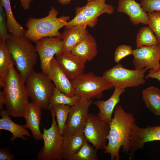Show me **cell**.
Instances as JSON below:
<instances>
[{"instance_id":"74e56055","label":"cell","mask_w":160,"mask_h":160,"mask_svg":"<svg viewBox=\"0 0 160 160\" xmlns=\"http://www.w3.org/2000/svg\"><path fill=\"white\" fill-rule=\"evenodd\" d=\"M5 104V100L4 97L3 91H0V111L3 110L4 106Z\"/></svg>"},{"instance_id":"52a82bcc","label":"cell","mask_w":160,"mask_h":160,"mask_svg":"<svg viewBox=\"0 0 160 160\" xmlns=\"http://www.w3.org/2000/svg\"><path fill=\"white\" fill-rule=\"evenodd\" d=\"M106 0H94L87 1L84 6L77 7L75 16L67 22L65 28L77 25H87L93 27L97 23L98 17L104 13L110 15L114 12L113 7L107 4Z\"/></svg>"},{"instance_id":"d6a6232c","label":"cell","mask_w":160,"mask_h":160,"mask_svg":"<svg viewBox=\"0 0 160 160\" xmlns=\"http://www.w3.org/2000/svg\"><path fill=\"white\" fill-rule=\"evenodd\" d=\"M133 50L131 46L121 45L116 49L114 55V59L116 63H119L122 59L129 55H132Z\"/></svg>"},{"instance_id":"8992f818","label":"cell","mask_w":160,"mask_h":160,"mask_svg":"<svg viewBox=\"0 0 160 160\" xmlns=\"http://www.w3.org/2000/svg\"><path fill=\"white\" fill-rule=\"evenodd\" d=\"M71 81L74 87V95L81 99H100L103 91L113 88L102 76L92 72L83 73Z\"/></svg>"},{"instance_id":"cb8c5ba5","label":"cell","mask_w":160,"mask_h":160,"mask_svg":"<svg viewBox=\"0 0 160 160\" xmlns=\"http://www.w3.org/2000/svg\"><path fill=\"white\" fill-rule=\"evenodd\" d=\"M142 95V99L150 111L160 116V89L151 86L143 90Z\"/></svg>"},{"instance_id":"7c38bea8","label":"cell","mask_w":160,"mask_h":160,"mask_svg":"<svg viewBox=\"0 0 160 160\" xmlns=\"http://www.w3.org/2000/svg\"><path fill=\"white\" fill-rule=\"evenodd\" d=\"M157 140L160 141V126L142 128L135 123L130 135L128 154L129 159H134L136 151L143 149L145 143Z\"/></svg>"},{"instance_id":"277c9868","label":"cell","mask_w":160,"mask_h":160,"mask_svg":"<svg viewBox=\"0 0 160 160\" xmlns=\"http://www.w3.org/2000/svg\"><path fill=\"white\" fill-rule=\"evenodd\" d=\"M28 39L9 34L6 43L19 73L25 79L33 71L37 53Z\"/></svg>"},{"instance_id":"1f68e13d","label":"cell","mask_w":160,"mask_h":160,"mask_svg":"<svg viewBox=\"0 0 160 160\" xmlns=\"http://www.w3.org/2000/svg\"><path fill=\"white\" fill-rule=\"evenodd\" d=\"M4 8L0 2V42L6 41L9 36Z\"/></svg>"},{"instance_id":"4fadbf2b","label":"cell","mask_w":160,"mask_h":160,"mask_svg":"<svg viewBox=\"0 0 160 160\" xmlns=\"http://www.w3.org/2000/svg\"><path fill=\"white\" fill-rule=\"evenodd\" d=\"M36 43L35 47L39 57L42 72L47 75L52 58L61 51L63 44L62 38L61 36L46 37Z\"/></svg>"},{"instance_id":"e575fe53","label":"cell","mask_w":160,"mask_h":160,"mask_svg":"<svg viewBox=\"0 0 160 160\" xmlns=\"http://www.w3.org/2000/svg\"><path fill=\"white\" fill-rule=\"evenodd\" d=\"M14 157L13 155L6 148L0 149V160H13Z\"/></svg>"},{"instance_id":"ffe728a7","label":"cell","mask_w":160,"mask_h":160,"mask_svg":"<svg viewBox=\"0 0 160 160\" xmlns=\"http://www.w3.org/2000/svg\"><path fill=\"white\" fill-rule=\"evenodd\" d=\"M74 55L85 62H90L97 56V44L94 37L87 33L71 51Z\"/></svg>"},{"instance_id":"7a4b0ae2","label":"cell","mask_w":160,"mask_h":160,"mask_svg":"<svg viewBox=\"0 0 160 160\" xmlns=\"http://www.w3.org/2000/svg\"><path fill=\"white\" fill-rule=\"evenodd\" d=\"M11 64L4 79L2 88L6 110L10 116L24 117L30 103L25 86V79Z\"/></svg>"},{"instance_id":"44dd1931","label":"cell","mask_w":160,"mask_h":160,"mask_svg":"<svg viewBox=\"0 0 160 160\" xmlns=\"http://www.w3.org/2000/svg\"><path fill=\"white\" fill-rule=\"evenodd\" d=\"M42 109L35 103H30L27 113L24 117L26 124L24 127L29 129L33 137L37 141L42 140V133L40 128Z\"/></svg>"},{"instance_id":"7402d4cb","label":"cell","mask_w":160,"mask_h":160,"mask_svg":"<svg viewBox=\"0 0 160 160\" xmlns=\"http://www.w3.org/2000/svg\"><path fill=\"white\" fill-rule=\"evenodd\" d=\"M1 118L0 119V129L10 132L12 136L10 140L13 142L16 139L20 138L25 140V136L30 137L31 135L23 126L19 125L13 121L10 118L6 109H3L0 112Z\"/></svg>"},{"instance_id":"8fae6325","label":"cell","mask_w":160,"mask_h":160,"mask_svg":"<svg viewBox=\"0 0 160 160\" xmlns=\"http://www.w3.org/2000/svg\"><path fill=\"white\" fill-rule=\"evenodd\" d=\"M92 99H81L71 107L62 135L65 137L83 131L89 114V108Z\"/></svg>"},{"instance_id":"f546056e","label":"cell","mask_w":160,"mask_h":160,"mask_svg":"<svg viewBox=\"0 0 160 160\" xmlns=\"http://www.w3.org/2000/svg\"><path fill=\"white\" fill-rule=\"evenodd\" d=\"M97 151L95 148L90 146L85 139L81 148L69 160H97Z\"/></svg>"},{"instance_id":"6da1fadb","label":"cell","mask_w":160,"mask_h":160,"mask_svg":"<svg viewBox=\"0 0 160 160\" xmlns=\"http://www.w3.org/2000/svg\"><path fill=\"white\" fill-rule=\"evenodd\" d=\"M113 113V118L109 124L108 142L104 153L109 154L111 160H119L121 147L123 152L129 153L130 135L132 127L136 123L135 119L132 113L126 112L120 105L116 106Z\"/></svg>"},{"instance_id":"f1b7e54d","label":"cell","mask_w":160,"mask_h":160,"mask_svg":"<svg viewBox=\"0 0 160 160\" xmlns=\"http://www.w3.org/2000/svg\"><path fill=\"white\" fill-rule=\"evenodd\" d=\"M71 107V106L68 105L58 104L54 105L51 109L54 111L59 129L62 135L64 131Z\"/></svg>"},{"instance_id":"4dcf8cb0","label":"cell","mask_w":160,"mask_h":160,"mask_svg":"<svg viewBox=\"0 0 160 160\" xmlns=\"http://www.w3.org/2000/svg\"><path fill=\"white\" fill-rule=\"evenodd\" d=\"M148 25L156 37L158 43L160 44V12L148 13Z\"/></svg>"},{"instance_id":"f35d334b","label":"cell","mask_w":160,"mask_h":160,"mask_svg":"<svg viewBox=\"0 0 160 160\" xmlns=\"http://www.w3.org/2000/svg\"><path fill=\"white\" fill-rule=\"evenodd\" d=\"M58 2L63 5H67L69 4L72 0H57Z\"/></svg>"},{"instance_id":"d4e9b609","label":"cell","mask_w":160,"mask_h":160,"mask_svg":"<svg viewBox=\"0 0 160 160\" xmlns=\"http://www.w3.org/2000/svg\"><path fill=\"white\" fill-rule=\"evenodd\" d=\"M0 1L4 9L8 31L13 36L24 37L26 30L15 19L12 12L10 0Z\"/></svg>"},{"instance_id":"5bb4252c","label":"cell","mask_w":160,"mask_h":160,"mask_svg":"<svg viewBox=\"0 0 160 160\" xmlns=\"http://www.w3.org/2000/svg\"><path fill=\"white\" fill-rule=\"evenodd\" d=\"M132 64L137 70L154 69L160 66V44L143 46L133 50Z\"/></svg>"},{"instance_id":"e0dca14e","label":"cell","mask_w":160,"mask_h":160,"mask_svg":"<svg viewBox=\"0 0 160 160\" xmlns=\"http://www.w3.org/2000/svg\"><path fill=\"white\" fill-rule=\"evenodd\" d=\"M117 11L127 15L134 25L140 23L148 24V14L143 10L140 4L135 0H119Z\"/></svg>"},{"instance_id":"30bf717a","label":"cell","mask_w":160,"mask_h":160,"mask_svg":"<svg viewBox=\"0 0 160 160\" xmlns=\"http://www.w3.org/2000/svg\"><path fill=\"white\" fill-rule=\"evenodd\" d=\"M109 130V124L97 115L89 113L83 132L86 140L97 150L105 149Z\"/></svg>"},{"instance_id":"5b68a950","label":"cell","mask_w":160,"mask_h":160,"mask_svg":"<svg viewBox=\"0 0 160 160\" xmlns=\"http://www.w3.org/2000/svg\"><path fill=\"white\" fill-rule=\"evenodd\" d=\"M25 86L31 102L42 110H48L50 99L55 86L47 75L33 70L26 78Z\"/></svg>"},{"instance_id":"d590c367","label":"cell","mask_w":160,"mask_h":160,"mask_svg":"<svg viewBox=\"0 0 160 160\" xmlns=\"http://www.w3.org/2000/svg\"><path fill=\"white\" fill-rule=\"evenodd\" d=\"M146 78H155L157 79L160 82V66L157 68L150 69L148 74L146 76Z\"/></svg>"},{"instance_id":"836d02e7","label":"cell","mask_w":160,"mask_h":160,"mask_svg":"<svg viewBox=\"0 0 160 160\" xmlns=\"http://www.w3.org/2000/svg\"><path fill=\"white\" fill-rule=\"evenodd\" d=\"M143 9L148 13L160 12V0H140Z\"/></svg>"},{"instance_id":"9a60e30c","label":"cell","mask_w":160,"mask_h":160,"mask_svg":"<svg viewBox=\"0 0 160 160\" xmlns=\"http://www.w3.org/2000/svg\"><path fill=\"white\" fill-rule=\"evenodd\" d=\"M55 55L59 66L71 80L84 73L86 62L71 51L60 52Z\"/></svg>"},{"instance_id":"ac0fdd59","label":"cell","mask_w":160,"mask_h":160,"mask_svg":"<svg viewBox=\"0 0 160 160\" xmlns=\"http://www.w3.org/2000/svg\"><path fill=\"white\" fill-rule=\"evenodd\" d=\"M125 91V89L115 88L112 95L107 100H98L92 102L99 109L97 115L108 124L111 121L114 109L120 101V96Z\"/></svg>"},{"instance_id":"2e32d148","label":"cell","mask_w":160,"mask_h":160,"mask_svg":"<svg viewBox=\"0 0 160 160\" xmlns=\"http://www.w3.org/2000/svg\"><path fill=\"white\" fill-rule=\"evenodd\" d=\"M47 75L53 82L55 87L68 96H74L73 84L60 68L54 57L51 61Z\"/></svg>"},{"instance_id":"4316f807","label":"cell","mask_w":160,"mask_h":160,"mask_svg":"<svg viewBox=\"0 0 160 160\" xmlns=\"http://www.w3.org/2000/svg\"><path fill=\"white\" fill-rule=\"evenodd\" d=\"M81 99L78 96H68L55 87L49 100L48 110H50L56 104L68 105L71 106L75 105Z\"/></svg>"},{"instance_id":"ba28073f","label":"cell","mask_w":160,"mask_h":160,"mask_svg":"<svg viewBox=\"0 0 160 160\" xmlns=\"http://www.w3.org/2000/svg\"><path fill=\"white\" fill-rule=\"evenodd\" d=\"M147 70L145 68L140 70L128 69L118 63L105 71L102 76L114 88L125 89L144 84L145 74Z\"/></svg>"},{"instance_id":"484cf974","label":"cell","mask_w":160,"mask_h":160,"mask_svg":"<svg viewBox=\"0 0 160 160\" xmlns=\"http://www.w3.org/2000/svg\"><path fill=\"white\" fill-rule=\"evenodd\" d=\"M12 63H15V62L12 59L6 41L0 42V88H2L4 79Z\"/></svg>"},{"instance_id":"8d00e7d4","label":"cell","mask_w":160,"mask_h":160,"mask_svg":"<svg viewBox=\"0 0 160 160\" xmlns=\"http://www.w3.org/2000/svg\"><path fill=\"white\" fill-rule=\"evenodd\" d=\"M21 5L25 10H28L31 6V3L33 0H19Z\"/></svg>"},{"instance_id":"d6986e66","label":"cell","mask_w":160,"mask_h":160,"mask_svg":"<svg viewBox=\"0 0 160 160\" xmlns=\"http://www.w3.org/2000/svg\"><path fill=\"white\" fill-rule=\"evenodd\" d=\"M87 25H77L65 28L61 33L63 41L60 52L70 51L88 33Z\"/></svg>"},{"instance_id":"83f0119b","label":"cell","mask_w":160,"mask_h":160,"mask_svg":"<svg viewBox=\"0 0 160 160\" xmlns=\"http://www.w3.org/2000/svg\"><path fill=\"white\" fill-rule=\"evenodd\" d=\"M149 26L142 27L138 33L136 39L137 48L152 46L158 44L157 38Z\"/></svg>"},{"instance_id":"603a6c76","label":"cell","mask_w":160,"mask_h":160,"mask_svg":"<svg viewBox=\"0 0 160 160\" xmlns=\"http://www.w3.org/2000/svg\"><path fill=\"white\" fill-rule=\"evenodd\" d=\"M85 139L83 131L63 137L62 149L63 159L69 160L81 148Z\"/></svg>"},{"instance_id":"ab89813d","label":"cell","mask_w":160,"mask_h":160,"mask_svg":"<svg viewBox=\"0 0 160 160\" xmlns=\"http://www.w3.org/2000/svg\"><path fill=\"white\" fill-rule=\"evenodd\" d=\"M87 0V1H92L94 0Z\"/></svg>"},{"instance_id":"9c48e42d","label":"cell","mask_w":160,"mask_h":160,"mask_svg":"<svg viewBox=\"0 0 160 160\" xmlns=\"http://www.w3.org/2000/svg\"><path fill=\"white\" fill-rule=\"evenodd\" d=\"M52 116L51 126L48 129L43 128L42 140L44 145L37 155L38 160H62L63 137L60 132L54 110H50Z\"/></svg>"},{"instance_id":"3957f363","label":"cell","mask_w":160,"mask_h":160,"mask_svg":"<svg viewBox=\"0 0 160 160\" xmlns=\"http://www.w3.org/2000/svg\"><path fill=\"white\" fill-rule=\"evenodd\" d=\"M58 13L54 7H52L45 17L28 18L25 24L27 30L24 37L36 42L45 37L61 36L59 30L66 26L70 18L64 15L57 17Z\"/></svg>"}]
</instances>
